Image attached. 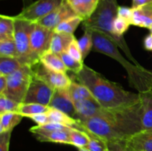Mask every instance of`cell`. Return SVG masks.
<instances>
[{
    "label": "cell",
    "instance_id": "obj_10",
    "mask_svg": "<svg viewBox=\"0 0 152 151\" xmlns=\"http://www.w3.org/2000/svg\"><path fill=\"white\" fill-rule=\"evenodd\" d=\"M54 90L40 78L34 76L23 103H37L48 106Z\"/></svg>",
    "mask_w": 152,
    "mask_h": 151
},
{
    "label": "cell",
    "instance_id": "obj_47",
    "mask_svg": "<svg viewBox=\"0 0 152 151\" xmlns=\"http://www.w3.org/2000/svg\"><path fill=\"white\" fill-rule=\"evenodd\" d=\"M105 151H111V150L109 149V148H108V149H107L106 150H105Z\"/></svg>",
    "mask_w": 152,
    "mask_h": 151
},
{
    "label": "cell",
    "instance_id": "obj_37",
    "mask_svg": "<svg viewBox=\"0 0 152 151\" xmlns=\"http://www.w3.org/2000/svg\"><path fill=\"white\" fill-rule=\"evenodd\" d=\"M12 131L0 133V151H9Z\"/></svg>",
    "mask_w": 152,
    "mask_h": 151
},
{
    "label": "cell",
    "instance_id": "obj_26",
    "mask_svg": "<svg viewBox=\"0 0 152 151\" xmlns=\"http://www.w3.org/2000/svg\"><path fill=\"white\" fill-rule=\"evenodd\" d=\"M68 133L70 144L77 148L86 147L90 141V136L83 130L70 127Z\"/></svg>",
    "mask_w": 152,
    "mask_h": 151
},
{
    "label": "cell",
    "instance_id": "obj_19",
    "mask_svg": "<svg viewBox=\"0 0 152 151\" xmlns=\"http://www.w3.org/2000/svg\"><path fill=\"white\" fill-rule=\"evenodd\" d=\"M74 38L75 36L74 34L53 32L49 50L59 55L68 50V47Z\"/></svg>",
    "mask_w": 152,
    "mask_h": 151
},
{
    "label": "cell",
    "instance_id": "obj_32",
    "mask_svg": "<svg viewBox=\"0 0 152 151\" xmlns=\"http://www.w3.org/2000/svg\"><path fill=\"white\" fill-rule=\"evenodd\" d=\"M20 104L4 95H0V113L7 112L17 113Z\"/></svg>",
    "mask_w": 152,
    "mask_h": 151
},
{
    "label": "cell",
    "instance_id": "obj_43",
    "mask_svg": "<svg viewBox=\"0 0 152 151\" xmlns=\"http://www.w3.org/2000/svg\"><path fill=\"white\" fill-rule=\"evenodd\" d=\"M152 2V0H133L132 3V8H136V7H140L144 4H148Z\"/></svg>",
    "mask_w": 152,
    "mask_h": 151
},
{
    "label": "cell",
    "instance_id": "obj_9",
    "mask_svg": "<svg viewBox=\"0 0 152 151\" xmlns=\"http://www.w3.org/2000/svg\"><path fill=\"white\" fill-rule=\"evenodd\" d=\"M32 69L35 76L47 83L53 90L68 89L72 82L67 73L50 70L40 62L34 65Z\"/></svg>",
    "mask_w": 152,
    "mask_h": 151
},
{
    "label": "cell",
    "instance_id": "obj_17",
    "mask_svg": "<svg viewBox=\"0 0 152 151\" xmlns=\"http://www.w3.org/2000/svg\"><path fill=\"white\" fill-rule=\"evenodd\" d=\"M76 14L83 20L88 19L94 12L100 0H66Z\"/></svg>",
    "mask_w": 152,
    "mask_h": 151
},
{
    "label": "cell",
    "instance_id": "obj_31",
    "mask_svg": "<svg viewBox=\"0 0 152 151\" xmlns=\"http://www.w3.org/2000/svg\"><path fill=\"white\" fill-rule=\"evenodd\" d=\"M62 59L64 65H65L68 70L71 71L74 74H78L83 70L84 67V62H81L77 61L74 58H73L67 51L63 52L59 55Z\"/></svg>",
    "mask_w": 152,
    "mask_h": 151
},
{
    "label": "cell",
    "instance_id": "obj_20",
    "mask_svg": "<svg viewBox=\"0 0 152 151\" xmlns=\"http://www.w3.org/2000/svg\"><path fill=\"white\" fill-rule=\"evenodd\" d=\"M39 62L50 70L65 73L68 71V69L64 65L60 56L58 54L50 51V50L45 53L41 56Z\"/></svg>",
    "mask_w": 152,
    "mask_h": 151
},
{
    "label": "cell",
    "instance_id": "obj_25",
    "mask_svg": "<svg viewBox=\"0 0 152 151\" xmlns=\"http://www.w3.org/2000/svg\"><path fill=\"white\" fill-rule=\"evenodd\" d=\"M50 107L37 103H21L17 113L23 117L30 118L31 115L47 113Z\"/></svg>",
    "mask_w": 152,
    "mask_h": 151
},
{
    "label": "cell",
    "instance_id": "obj_39",
    "mask_svg": "<svg viewBox=\"0 0 152 151\" xmlns=\"http://www.w3.org/2000/svg\"><path fill=\"white\" fill-rule=\"evenodd\" d=\"M30 118L33 120L34 122H36L38 126L44 125V124L49 123L48 117L47 113H39L36 114V115H31Z\"/></svg>",
    "mask_w": 152,
    "mask_h": 151
},
{
    "label": "cell",
    "instance_id": "obj_28",
    "mask_svg": "<svg viewBox=\"0 0 152 151\" xmlns=\"http://www.w3.org/2000/svg\"><path fill=\"white\" fill-rule=\"evenodd\" d=\"M83 20L80 16H75L73 17L69 18L66 20L61 22L59 25L56 26V28L53 30V32L56 33H64L68 34H74V31L77 28L78 25Z\"/></svg>",
    "mask_w": 152,
    "mask_h": 151
},
{
    "label": "cell",
    "instance_id": "obj_15",
    "mask_svg": "<svg viewBox=\"0 0 152 151\" xmlns=\"http://www.w3.org/2000/svg\"><path fill=\"white\" fill-rule=\"evenodd\" d=\"M139 94L141 101L142 130H152V87Z\"/></svg>",
    "mask_w": 152,
    "mask_h": 151
},
{
    "label": "cell",
    "instance_id": "obj_44",
    "mask_svg": "<svg viewBox=\"0 0 152 151\" xmlns=\"http://www.w3.org/2000/svg\"><path fill=\"white\" fill-rule=\"evenodd\" d=\"M108 148H109L111 151H120L118 148H117V145H116L115 143L108 144Z\"/></svg>",
    "mask_w": 152,
    "mask_h": 151
},
{
    "label": "cell",
    "instance_id": "obj_13",
    "mask_svg": "<svg viewBox=\"0 0 152 151\" xmlns=\"http://www.w3.org/2000/svg\"><path fill=\"white\" fill-rule=\"evenodd\" d=\"M74 104L76 110L74 118L79 121L97 115L102 109V107L94 98L77 101L74 102Z\"/></svg>",
    "mask_w": 152,
    "mask_h": 151
},
{
    "label": "cell",
    "instance_id": "obj_12",
    "mask_svg": "<svg viewBox=\"0 0 152 151\" xmlns=\"http://www.w3.org/2000/svg\"><path fill=\"white\" fill-rule=\"evenodd\" d=\"M48 106L59 110L73 118L75 117V107L74 102L70 96L68 89L54 90Z\"/></svg>",
    "mask_w": 152,
    "mask_h": 151
},
{
    "label": "cell",
    "instance_id": "obj_14",
    "mask_svg": "<svg viewBox=\"0 0 152 151\" xmlns=\"http://www.w3.org/2000/svg\"><path fill=\"white\" fill-rule=\"evenodd\" d=\"M125 142L134 151H152V130H142Z\"/></svg>",
    "mask_w": 152,
    "mask_h": 151
},
{
    "label": "cell",
    "instance_id": "obj_33",
    "mask_svg": "<svg viewBox=\"0 0 152 151\" xmlns=\"http://www.w3.org/2000/svg\"><path fill=\"white\" fill-rule=\"evenodd\" d=\"M131 23L129 21L120 16H117L113 23V32L117 36L123 37V35L127 31Z\"/></svg>",
    "mask_w": 152,
    "mask_h": 151
},
{
    "label": "cell",
    "instance_id": "obj_22",
    "mask_svg": "<svg viewBox=\"0 0 152 151\" xmlns=\"http://www.w3.org/2000/svg\"><path fill=\"white\" fill-rule=\"evenodd\" d=\"M23 116L16 112L0 113V133L13 131V129L20 123Z\"/></svg>",
    "mask_w": 152,
    "mask_h": 151
},
{
    "label": "cell",
    "instance_id": "obj_41",
    "mask_svg": "<svg viewBox=\"0 0 152 151\" xmlns=\"http://www.w3.org/2000/svg\"><path fill=\"white\" fill-rule=\"evenodd\" d=\"M144 47L145 50L152 51V33L147 36L144 39Z\"/></svg>",
    "mask_w": 152,
    "mask_h": 151
},
{
    "label": "cell",
    "instance_id": "obj_16",
    "mask_svg": "<svg viewBox=\"0 0 152 151\" xmlns=\"http://www.w3.org/2000/svg\"><path fill=\"white\" fill-rule=\"evenodd\" d=\"M132 9V25L150 29L152 26V2Z\"/></svg>",
    "mask_w": 152,
    "mask_h": 151
},
{
    "label": "cell",
    "instance_id": "obj_24",
    "mask_svg": "<svg viewBox=\"0 0 152 151\" xmlns=\"http://www.w3.org/2000/svg\"><path fill=\"white\" fill-rule=\"evenodd\" d=\"M23 64L16 58L0 56V75L8 76L20 69Z\"/></svg>",
    "mask_w": 152,
    "mask_h": 151
},
{
    "label": "cell",
    "instance_id": "obj_5",
    "mask_svg": "<svg viewBox=\"0 0 152 151\" xmlns=\"http://www.w3.org/2000/svg\"><path fill=\"white\" fill-rule=\"evenodd\" d=\"M34 76L32 67L29 65L22 66L7 77V89L2 95L19 103H23Z\"/></svg>",
    "mask_w": 152,
    "mask_h": 151
},
{
    "label": "cell",
    "instance_id": "obj_34",
    "mask_svg": "<svg viewBox=\"0 0 152 151\" xmlns=\"http://www.w3.org/2000/svg\"><path fill=\"white\" fill-rule=\"evenodd\" d=\"M90 136V141L85 148L89 151H105L108 148V144L99 138L88 134Z\"/></svg>",
    "mask_w": 152,
    "mask_h": 151
},
{
    "label": "cell",
    "instance_id": "obj_38",
    "mask_svg": "<svg viewBox=\"0 0 152 151\" xmlns=\"http://www.w3.org/2000/svg\"><path fill=\"white\" fill-rule=\"evenodd\" d=\"M132 13H133V9L132 7H123V6H119L118 12H117V16L123 18L126 20L129 21L130 23L132 22ZM132 25V23H131Z\"/></svg>",
    "mask_w": 152,
    "mask_h": 151
},
{
    "label": "cell",
    "instance_id": "obj_23",
    "mask_svg": "<svg viewBox=\"0 0 152 151\" xmlns=\"http://www.w3.org/2000/svg\"><path fill=\"white\" fill-rule=\"evenodd\" d=\"M68 90L73 102L94 98L90 90L86 86L74 81H72L71 85L68 88Z\"/></svg>",
    "mask_w": 152,
    "mask_h": 151
},
{
    "label": "cell",
    "instance_id": "obj_29",
    "mask_svg": "<svg viewBox=\"0 0 152 151\" xmlns=\"http://www.w3.org/2000/svg\"><path fill=\"white\" fill-rule=\"evenodd\" d=\"M0 56L18 59V52L14 38L0 40Z\"/></svg>",
    "mask_w": 152,
    "mask_h": 151
},
{
    "label": "cell",
    "instance_id": "obj_3",
    "mask_svg": "<svg viewBox=\"0 0 152 151\" xmlns=\"http://www.w3.org/2000/svg\"><path fill=\"white\" fill-rule=\"evenodd\" d=\"M93 42L94 50L115 59L126 68L131 84L137 89L139 93L152 87V71L129 62L119 52L118 46L106 36L94 30Z\"/></svg>",
    "mask_w": 152,
    "mask_h": 151
},
{
    "label": "cell",
    "instance_id": "obj_42",
    "mask_svg": "<svg viewBox=\"0 0 152 151\" xmlns=\"http://www.w3.org/2000/svg\"><path fill=\"white\" fill-rule=\"evenodd\" d=\"M115 144L120 151H134L132 148H131L130 147L128 146L125 142H119V143Z\"/></svg>",
    "mask_w": 152,
    "mask_h": 151
},
{
    "label": "cell",
    "instance_id": "obj_8",
    "mask_svg": "<svg viewBox=\"0 0 152 151\" xmlns=\"http://www.w3.org/2000/svg\"><path fill=\"white\" fill-rule=\"evenodd\" d=\"M64 0H37L22 10L19 14L15 16L17 19H24L36 23L59 7Z\"/></svg>",
    "mask_w": 152,
    "mask_h": 151
},
{
    "label": "cell",
    "instance_id": "obj_45",
    "mask_svg": "<svg viewBox=\"0 0 152 151\" xmlns=\"http://www.w3.org/2000/svg\"><path fill=\"white\" fill-rule=\"evenodd\" d=\"M79 151H89L88 150H87L86 148L83 147V148H78Z\"/></svg>",
    "mask_w": 152,
    "mask_h": 151
},
{
    "label": "cell",
    "instance_id": "obj_46",
    "mask_svg": "<svg viewBox=\"0 0 152 151\" xmlns=\"http://www.w3.org/2000/svg\"><path fill=\"white\" fill-rule=\"evenodd\" d=\"M149 30H150V31H151V33H152V26L150 28Z\"/></svg>",
    "mask_w": 152,
    "mask_h": 151
},
{
    "label": "cell",
    "instance_id": "obj_11",
    "mask_svg": "<svg viewBox=\"0 0 152 151\" xmlns=\"http://www.w3.org/2000/svg\"><path fill=\"white\" fill-rule=\"evenodd\" d=\"M77 16L68 1L64 0L62 4L56 9L50 12L49 14L37 21L36 23L53 30L61 22L73 16Z\"/></svg>",
    "mask_w": 152,
    "mask_h": 151
},
{
    "label": "cell",
    "instance_id": "obj_7",
    "mask_svg": "<svg viewBox=\"0 0 152 151\" xmlns=\"http://www.w3.org/2000/svg\"><path fill=\"white\" fill-rule=\"evenodd\" d=\"M53 30L34 24L31 34V51L32 67L39 62L41 56L48 51Z\"/></svg>",
    "mask_w": 152,
    "mask_h": 151
},
{
    "label": "cell",
    "instance_id": "obj_36",
    "mask_svg": "<svg viewBox=\"0 0 152 151\" xmlns=\"http://www.w3.org/2000/svg\"><path fill=\"white\" fill-rule=\"evenodd\" d=\"M67 52H68L73 58L77 59V61L81 62H84L81 50H80V47H79L78 40H77L76 38H74V39L73 40L72 42L71 43V44H70L69 47H68Z\"/></svg>",
    "mask_w": 152,
    "mask_h": 151
},
{
    "label": "cell",
    "instance_id": "obj_35",
    "mask_svg": "<svg viewBox=\"0 0 152 151\" xmlns=\"http://www.w3.org/2000/svg\"><path fill=\"white\" fill-rule=\"evenodd\" d=\"M70 127L59 123L49 122L41 126H34L30 129V132L32 131H56V130H68Z\"/></svg>",
    "mask_w": 152,
    "mask_h": 151
},
{
    "label": "cell",
    "instance_id": "obj_6",
    "mask_svg": "<svg viewBox=\"0 0 152 151\" xmlns=\"http://www.w3.org/2000/svg\"><path fill=\"white\" fill-rule=\"evenodd\" d=\"M14 18V40L18 52V59L24 65L32 67L31 34L34 24L29 21Z\"/></svg>",
    "mask_w": 152,
    "mask_h": 151
},
{
    "label": "cell",
    "instance_id": "obj_27",
    "mask_svg": "<svg viewBox=\"0 0 152 151\" xmlns=\"http://www.w3.org/2000/svg\"><path fill=\"white\" fill-rule=\"evenodd\" d=\"M13 16H0V40L14 38Z\"/></svg>",
    "mask_w": 152,
    "mask_h": 151
},
{
    "label": "cell",
    "instance_id": "obj_4",
    "mask_svg": "<svg viewBox=\"0 0 152 151\" xmlns=\"http://www.w3.org/2000/svg\"><path fill=\"white\" fill-rule=\"evenodd\" d=\"M105 111L115 130L126 141L142 130L141 101L114 109L105 108Z\"/></svg>",
    "mask_w": 152,
    "mask_h": 151
},
{
    "label": "cell",
    "instance_id": "obj_21",
    "mask_svg": "<svg viewBox=\"0 0 152 151\" xmlns=\"http://www.w3.org/2000/svg\"><path fill=\"white\" fill-rule=\"evenodd\" d=\"M47 114L49 122L59 123L73 128H77L78 125V120L55 108L50 107L49 110L47 112Z\"/></svg>",
    "mask_w": 152,
    "mask_h": 151
},
{
    "label": "cell",
    "instance_id": "obj_30",
    "mask_svg": "<svg viewBox=\"0 0 152 151\" xmlns=\"http://www.w3.org/2000/svg\"><path fill=\"white\" fill-rule=\"evenodd\" d=\"M84 31V35L78 40V44L83 55V60H85L88 55L90 53L94 46L93 31L90 30H86Z\"/></svg>",
    "mask_w": 152,
    "mask_h": 151
},
{
    "label": "cell",
    "instance_id": "obj_1",
    "mask_svg": "<svg viewBox=\"0 0 152 151\" xmlns=\"http://www.w3.org/2000/svg\"><path fill=\"white\" fill-rule=\"evenodd\" d=\"M74 75L79 83L86 86L105 109H114L140 102L139 93L124 90L120 84L109 81L86 65L78 74Z\"/></svg>",
    "mask_w": 152,
    "mask_h": 151
},
{
    "label": "cell",
    "instance_id": "obj_2",
    "mask_svg": "<svg viewBox=\"0 0 152 151\" xmlns=\"http://www.w3.org/2000/svg\"><path fill=\"white\" fill-rule=\"evenodd\" d=\"M118 8L117 0H100L91 16L83 22L84 30H96L104 34L120 47L134 64L141 66L132 55L123 36H117L113 32V23L117 16Z\"/></svg>",
    "mask_w": 152,
    "mask_h": 151
},
{
    "label": "cell",
    "instance_id": "obj_18",
    "mask_svg": "<svg viewBox=\"0 0 152 151\" xmlns=\"http://www.w3.org/2000/svg\"><path fill=\"white\" fill-rule=\"evenodd\" d=\"M68 130H56V131H32L37 140L40 142H53V143L70 144Z\"/></svg>",
    "mask_w": 152,
    "mask_h": 151
},
{
    "label": "cell",
    "instance_id": "obj_40",
    "mask_svg": "<svg viewBox=\"0 0 152 151\" xmlns=\"http://www.w3.org/2000/svg\"><path fill=\"white\" fill-rule=\"evenodd\" d=\"M7 76L0 75V95L4 94L7 89Z\"/></svg>",
    "mask_w": 152,
    "mask_h": 151
}]
</instances>
